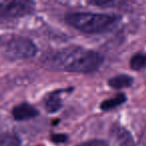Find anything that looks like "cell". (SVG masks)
I'll return each instance as SVG.
<instances>
[{"label": "cell", "instance_id": "1", "mask_svg": "<svg viewBox=\"0 0 146 146\" xmlns=\"http://www.w3.org/2000/svg\"><path fill=\"white\" fill-rule=\"evenodd\" d=\"M102 56L83 47H67L45 57L44 65L49 69L66 72L89 73L99 68Z\"/></svg>", "mask_w": 146, "mask_h": 146}, {"label": "cell", "instance_id": "2", "mask_svg": "<svg viewBox=\"0 0 146 146\" xmlns=\"http://www.w3.org/2000/svg\"><path fill=\"white\" fill-rule=\"evenodd\" d=\"M121 18L118 15L73 12L66 16L69 25L84 33H103L113 29Z\"/></svg>", "mask_w": 146, "mask_h": 146}, {"label": "cell", "instance_id": "3", "mask_svg": "<svg viewBox=\"0 0 146 146\" xmlns=\"http://www.w3.org/2000/svg\"><path fill=\"white\" fill-rule=\"evenodd\" d=\"M37 53V47L30 39L16 37L7 43L5 55L11 60H23L33 57Z\"/></svg>", "mask_w": 146, "mask_h": 146}, {"label": "cell", "instance_id": "4", "mask_svg": "<svg viewBox=\"0 0 146 146\" xmlns=\"http://www.w3.org/2000/svg\"><path fill=\"white\" fill-rule=\"evenodd\" d=\"M34 3L18 0H0V19L18 18L32 12Z\"/></svg>", "mask_w": 146, "mask_h": 146}, {"label": "cell", "instance_id": "5", "mask_svg": "<svg viewBox=\"0 0 146 146\" xmlns=\"http://www.w3.org/2000/svg\"><path fill=\"white\" fill-rule=\"evenodd\" d=\"M12 115L18 121L31 119L38 115V110L28 103H21L15 106L12 110Z\"/></svg>", "mask_w": 146, "mask_h": 146}, {"label": "cell", "instance_id": "6", "mask_svg": "<svg viewBox=\"0 0 146 146\" xmlns=\"http://www.w3.org/2000/svg\"><path fill=\"white\" fill-rule=\"evenodd\" d=\"M65 90H57L54 91L46 98L45 100V109L49 112V113H55L58 111L62 106V102H61L60 94L64 92Z\"/></svg>", "mask_w": 146, "mask_h": 146}, {"label": "cell", "instance_id": "7", "mask_svg": "<svg viewBox=\"0 0 146 146\" xmlns=\"http://www.w3.org/2000/svg\"><path fill=\"white\" fill-rule=\"evenodd\" d=\"M133 83V78L126 74H120L115 77H112L108 81V85L114 89H122V88L130 87Z\"/></svg>", "mask_w": 146, "mask_h": 146}, {"label": "cell", "instance_id": "8", "mask_svg": "<svg viewBox=\"0 0 146 146\" xmlns=\"http://www.w3.org/2000/svg\"><path fill=\"white\" fill-rule=\"evenodd\" d=\"M125 101H126L125 94H118L115 97L110 98V99H107L102 102L101 105H100V108L102 110H104V111H107V110H111L113 108L117 107V106L121 105Z\"/></svg>", "mask_w": 146, "mask_h": 146}, {"label": "cell", "instance_id": "9", "mask_svg": "<svg viewBox=\"0 0 146 146\" xmlns=\"http://www.w3.org/2000/svg\"><path fill=\"white\" fill-rule=\"evenodd\" d=\"M0 146H20V139L13 133L0 131Z\"/></svg>", "mask_w": 146, "mask_h": 146}, {"label": "cell", "instance_id": "10", "mask_svg": "<svg viewBox=\"0 0 146 146\" xmlns=\"http://www.w3.org/2000/svg\"><path fill=\"white\" fill-rule=\"evenodd\" d=\"M146 66V57L144 54H136L130 60V67L134 70H140Z\"/></svg>", "mask_w": 146, "mask_h": 146}, {"label": "cell", "instance_id": "11", "mask_svg": "<svg viewBox=\"0 0 146 146\" xmlns=\"http://www.w3.org/2000/svg\"><path fill=\"white\" fill-rule=\"evenodd\" d=\"M77 146H109V144L101 139H92L78 144Z\"/></svg>", "mask_w": 146, "mask_h": 146}, {"label": "cell", "instance_id": "12", "mask_svg": "<svg viewBox=\"0 0 146 146\" xmlns=\"http://www.w3.org/2000/svg\"><path fill=\"white\" fill-rule=\"evenodd\" d=\"M67 135L65 134H54L52 136V140L55 142V143H63L67 140Z\"/></svg>", "mask_w": 146, "mask_h": 146}, {"label": "cell", "instance_id": "13", "mask_svg": "<svg viewBox=\"0 0 146 146\" xmlns=\"http://www.w3.org/2000/svg\"><path fill=\"white\" fill-rule=\"evenodd\" d=\"M144 55H145V57H146V53H145V54H144Z\"/></svg>", "mask_w": 146, "mask_h": 146}]
</instances>
